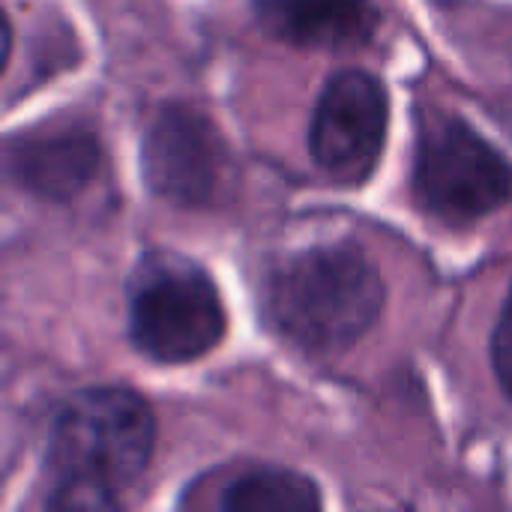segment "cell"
<instances>
[{
  "mask_svg": "<svg viewBox=\"0 0 512 512\" xmlns=\"http://www.w3.org/2000/svg\"><path fill=\"white\" fill-rule=\"evenodd\" d=\"M414 198L450 225H471L512 201V162L465 120L432 114L417 138Z\"/></svg>",
  "mask_w": 512,
  "mask_h": 512,
  "instance_id": "obj_4",
  "label": "cell"
},
{
  "mask_svg": "<svg viewBox=\"0 0 512 512\" xmlns=\"http://www.w3.org/2000/svg\"><path fill=\"white\" fill-rule=\"evenodd\" d=\"M387 93L363 69L336 72L318 96L309 150L315 165L336 183H363L384 150Z\"/></svg>",
  "mask_w": 512,
  "mask_h": 512,
  "instance_id": "obj_5",
  "label": "cell"
},
{
  "mask_svg": "<svg viewBox=\"0 0 512 512\" xmlns=\"http://www.w3.org/2000/svg\"><path fill=\"white\" fill-rule=\"evenodd\" d=\"M492 363H495L501 387L512 399V288L507 303H504L501 321L495 327V336H492Z\"/></svg>",
  "mask_w": 512,
  "mask_h": 512,
  "instance_id": "obj_10",
  "label": "cell"
},
{
  "mask_svg": "<svg viewBox=\"0 0 512 512\" xmlns=\"http://www.w3.org/2000/svg\"><path fill=\"white\" fill-rule=\"evenodd\" d=\"M156 420L150 405L120 387L81 390L57 411L48 435L54 510H114L120 492L150 465Z\"/></svg>",
  "mask_w": 512,
  "mask_h": 512,
  "instance_id": "obj_1",
  "label": "cell"
},
{
  "mask_svg": "<svg viewBox=\"0 0 512 512\" xmlns=\"http://www.w3.org/2000/svg\"><path fill=\"white\" fill-rule=\"evenodd\" d=\"M99 150L90 135L63 132L42 138H21L9 150L12 177L33 195L66 201L78 195L96 174Z\"/></svg>",
  "mask_w": 512,
  "mask_h": 512,
  "instance_id": "obj_8",
  "label": "cell"
},
{
  "mask_svg": "<svg viewBox=\"0 0 512 512\" xmlns=\"http://www.w3.org/2000/svg\"><path fill=\"white\" fill-rule=\"evenodd\" d=\"M258 24L306 51H357L378 30L375 0H255Z\"/></svg>",
  "mask_w": 512,
  "mask_h": 512,
  "instance_id": "obj_7",
  "label": "cell"
},
{
  "mask_svg": "<svg viewBox=\"0 0 512 512\" xmlns=\"http://www.w3.org/2000/svg\"><path fill=\"white\" fill-rule=\"evenodd\" d=\"M147 186L180 207L213 204L228 177V150L216 126L189 105H168L141 144Z\"/></svg>",
  "mask_w": 512,
  "mask_h": 512,
  "instance_id": "obj_6",
  "label": "cell"
},
{
  "mask_svg": "<svg viewBox=\"0 0 512 512\" xmlns=\"http://www.w3.org/2000/svg\"><path fill=\"white\" fill-rule=\"evenodd\" d=\"M126 297L132 345L153 363H195L225 336L228 315L216 285L183 255H144L129 276Z\"/></svg>",
  "mask_w": 512,
  "mask_h": 512,
  "instance_id": "obj_3",
  "label": "cell"
},
{
  "mask_svg": "<svg viewBox=\"0 0 512 512\" xmlns=\"http://www.w3.org/2000/svg\"><path fill=\"white\" fill-rule=\"evenodd\" d=\"M384 282L354 243L315 246L282 261L264 285L270 327L309 357H336L381 318Z\"/></svg>",
  "mask_w": 512,
  "mask_h": 512,
  "instance_id": "obj_2",
  "label": "cell"
},
{
  "mask_svg": "<svg viewBox=\"0 0 512 512\" xmlns=\"http://www.w3.org/2000/svg\"><path fill=\"white\" fill-rule=\"evenodd\" d=\"M216 507L225 512L318 510L321 492L303 474L261 468V471H246L234 483H228Z\"/></svg>",
  "mask_w": 512,
  "mask_h": 512,
  "instance_id": "obj_9",
  "label": "cell"
}]
</instances>
